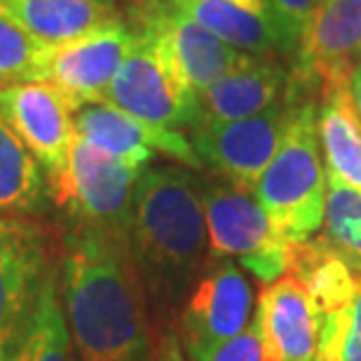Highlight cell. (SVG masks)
Returning <instances> with one entry per match:
<instances>
[{"mask_svg": "<svg viewBox=\"0 0 361 361\" xmlns=\"http://www.w3.org/2000/svg\"><path fill=\"white\" fill-rule=\"evenodd\" d=\"M45 49L19 19L0 3V87L14 82H42Z\"/></svg>", "mask_w": 361, "mask_h": 361, "instance_id": "24", "label": "cell"}, {"mask_svg": "<svg viewBox=\"0 0 361 361\" xmlns=\"http://www.w3.org/2000/svg\"><path fill=\"white\" fill-rule=\"evenodd\" d=\"M322 3L324 0H265V7H268L270 19L281 40L284 56L295 54Z\"/></svg>", "mask_w": 361, "mask_h": 361, "instance_id": "25", "label": "cell"}, {"mask_svg": "<svg viewBox=\"0 0 361 361\" xmlns=\"http://www.w3.org/2000/svg\"><path fill=\"white\" fill-rule=\"evenodd\" d=\"M237 3L242 5H251V7H265V0H237ZM268 10V7H265Z\"/></svg>", "mask_w": 361, "mask_h": 361, "instance_id": "29", "label": "cell"}, {"mask_svg": "<svg viewBox=\"0 0 361 361\" xmlns=\"http://www.w3.org/2000/svg\"><path fill=\"white\" fill-rule=\"evenodd\" d=\"M254 197L293 244H305L319 233L326 207V162L314 99L295 101L293 118L272 162L258 178Z\"/></svg>", "mask_w": 361, "mask_h": 361, "instance_id": "3", "label": "cell"}, {"mask_svg": "<svg viewBox=\"0 0 361 361\" xmlns=\"http://www.w3.org/2000/svg\"><path fill=\"white\" fill-rule=\"evenodd\" d=\"M132 21V19H129ZM136 38L115 75L106 101L150 125L192 132L200 125L197 92L192 90L174 49L157 28L132 21Z\"/></svg>", "mask_w": 361, "mask_h": 361, "instance_id": "4", "label": "cell"}, {"mask_svg": "<svg viewBox=\"0 0 361 361\" xmlns=\"http://www.w3.org/2000/svg\"><path fill=\"white\" fill-rule=\"evenodd\" d=\"M155 361H185V352H183V348H180L176 334H167V336H164L160 355H157Z\"/></svg>", "mask_w": 361, "mask_h": 361, "instance_id": "27", "label": "cell"}, {"mask_svg": "<svg viewBox=\"0 0 361 361\" xmlns=\"http://www.w3.org/2000/svg\"><path fill=\"white\" fill-rule=\"evenodd\" d=\"M212 258H230L263 284L291 270L298 244L286 240L254 192L221 176H202Z\"/></svg>", "mask_w": 361, "mask_h": 361, "instance_id": "5", "label": "cell"}, {"mask_svg": "<svg viewBox=\"0 0 361 361\" xmlns=\"http://www.w3.org/2000/svg\"><path fill=\"white\" fill-rule=\"evenodd\" d=\"M56 265L52 237L38 219L0 216V352L31 314Z\"/></svg>", "mask_w": 361, "mask_h": 361, "instance_id": "11", "label": "cell"}, {"mask_svg": "<svg viewBox=\"0 0 361 361\" xmlns=\"http://www.w3.org/2000/svg\"><path fill=\"white\" fill-rule=\"evenodd\" d=\"M42 45L80 35L120 19L118 0H0Z\"/></svg>", "mask_w": 361, "mask_h": 361, "instance_id": "20", "label": "cell"}, {"mask_svg": "<svg viewBox=\"0 0 361 361\" xmlns=\"http://www.w3.org/2000/svg\"><path fill=\"white\" fill-rule=\"evenodd\" d=\"M195 361H281V359L274 352L268 336H265L258 317L254 314V319H251V324L242 334H237L235 338H230V341L219 345L209 355Z\"/></svg>", "mask_w": 361, "mask_h": 361, "instance_id": "26", "label": "cell"}, {"mask_svg": "<svg viewBox=\"0 0 361 361\" xmlns=\"http://www.w3.org/2000/svg\"><path fill=\"white\" fill-rule=\"evenodd\" d=\"M52 207V185L45 167L0 118V216L42 219Z\"/></svg>", "mask_w": 361, "mask_h": 361, "instance_id": "19", "label": "cell"}, {"mask_svg": "<svg viewBox=\"0 0 361 361\" xmlns=\"http://www.w3.org/2000/svg\"><path fill=\"white\" fill-rule=\"evenodd\" d=\"M254 314L281 361H314L319 312L298 272L288 270L265 286Z\"/></svg>", "mask_w": 361, "mask_h": 361, "instance_id": "17", "label": "cell"}, {"mask_svg": "<svg viewBox=\"0 0 361 361\" xmlns=\"http://www.w3.org/2000/svg\"><path fill=\"white\" fill-rule=\"evenodd\" d=\"M0 361H75L59 291V265L42 284L38 300Z\"/></svg>", "mask_w": 361, "mask_h": 361, "instance_id": "22", "label": "cell"}, {"mask_svg": "<svg viewBox=\"0 0 361 361\" xmlns=\"http://www.w3.org/2000/svg\"><path fill=\"white\" fill-rule=\"evenodd\" d=\"M132 21L153 26L167 38L185 78L197 94L219 80L244 54L188 17L171 0H141L132 14Z\"/></svg>", "mask_w": 361, "mask_h": 361, "instance_id": "15", "label": "cell"}, {"mask_svg": "<svg viewBox=\"0 0 361 361\" xmlns=\"http://www.w3.org/2000/svg\"><path fill=\"white\" fill-rule=\"evenodd\" d=\"M0 118L38 157L49 183L66 171L75 139L73 111L52 85L14 82L0 87Z\"/></svg>", "mask_w": 361, "mask_h": 361, "instance_id": "13", "label": "cell"}, {"mask_svg": "<svg viewBox=\"0 0 361 361\" xmlns=\"http://www.w3.org/2000/svg\"><path fill=\"white\" fill-rule=\"evenodd\" d=\"M59 291L80 361H153L148 298L125 237L63 223Z\"/></svg>", "mask_w": 361, "mask_h": 361, "instance_id": "1", "label": "cell"}, {"mask_svg": "<svg viewBox=\"0 0 361 361\" xmlns=\"http://www.w3.org/2000/svg\"><path fill=\"white\" fill-rule=\"evenodd\" d=\"M291 270L302 277L319 312L314 361H361V263L310 240L298 244Z\"/></svg>", "mask_w": 361, "mask_h": 361, "instance_id": "6", "label": "cell"}, {"mask_svg": "<svg viewBox=\"0 0 361 361\" xmlns=\"http://www.w3.org/2000/svg\"><path fill=\"white\" fill-rule=\"evenodd\" d=\"M73 125L80 139L136 167L146 169L155 155H167L183 167L195 171L204 169L190 139H185L183 132L150 125L111 101L82 106L73 115Z\"/></svg>", "mask_w": 361, "mask_h": 361, "instance_id": "14", "label": "cell"}, {"mask_svg": "<svg viewBox=\"0 0 361 361\" xmlns=\"http://www.w3.org/2000/svg\"><path fill=\"white\" fill-rule=\"evenodd\" d=\"M143 167L129 164L75 134L66 171L52 180V202L63 223H80L125 237L129 202Z\"/></svg>", "mask_w": 361, "mask_h": 361, "instance_id": "7", "label": "cell"}, {"mask_svg": "<svg viewBox=\"0 0 361 361\" xmlns=\"http://www.w3.org/2000/svg\"><path fill=\"white\" fill-rule=\"evenodd\" d=\"M125 242L146 298L178 307L204 268L209 235L202 174L190 167H146L134 185Z\"/></svg>", "mask_w": 361, "mask_h": 361, "instance_id": "2", "label": "cell"}, {"mask_svg": "<svg viewBox=\"0 0 361 361\" xmlns=\"http://www.w3.org/2000/svg\"><path fill=\"white\" fill-rule=\"evenodd\" d=\"M293 111L295 101L284 94L277 104L251 118L195 127L190 143L202 167L212 169L214 176L254 192L258 178L284 139Z\"/></svg>", "mask_w": 361, "mask_h": 361, "instance_id": "8", "label": "cell"}, {"mask_svg": "<svg viewBox=\"0 0 361 361\" xmlns=\"http://www.w3.org/2000/svg\"><path fill=\"white\" fill-rule=\"evenodd\" d=\"M286 80L288 71L277 56L244 52L233 68L197 94L200 125H219L263 113L286 94Z\"/></svg>", "mask_w": 361, "mask_h": 361, "instance_id": "16", "label": "cell"}, {"mask_svg": "<svg viewBox=\"0 0 361 361\" xmlns=\"http://www.w3.org/2000/svg\"><path fill=\"white\" fill-rule=\"evenodd\" d=\"M317 127L326 171L361 195V120L350 92V75L324 82L317 101Z\"/></svg>", "mask_w": 361, "mask_h": 361, "instance_id": "18", "label": "cell"}, {"mask_svg": "<svg viewBox=\"0 0 361 361\" xmlns=\"http://www.w3.org/2000/svg\"><path fill=\"white\" fill-rule=\"evenodd\" d=\"M361 47V0H324L293 54L286 97L314 99L324 82L350 75Z\"/></svg>", "mask_w": 361, "mask_h": 361, "instance_id": "12", "label": "cell"}, {"mask_svg": "<svg viewBox=\"0 0 361 361\" xmlns=\"http://www.w3.org/2000/svg\"><path fill=\"white\" fill-rule=\"evenodd\" d=\"M134 38L132 21L120 17L80 38L47 45L42 82H49L61 94L73 115L82 106L106 101Z\"/></svg>", "mask_w": 361, "mask_h": 361, "instance_id": "10", "label": "cell"}, {"mask_svg": "<svg viewBox=\"0 0 361 361\" xmlns=\"http://www.w3.org/2000/svg\"><path fill=\"white\" fill-rule=\"evenodd\" d=\"M350 92H352V99H355V106L361 120V63H355V66L350 68Z\"/></svg>", "mask_w": 361, "mask_h": 361, "instance_id": "28", "label": "cell"}, {"mask_svg": "<svg viewBox=\"0 0 361 361\" xmlns=\"http://www.w3.org/2000/svg\"><path fill=\"white\" fill-rule=\"evenodd\" d=\"M355 63H361V47H359V52H357V56H355ZM355 63H352V66H355Z\"/></svg>", "mask_w": 361, "mask_h": 361, "instance_id": "30", "label": "cell"}, {"mask_svg": "<svg viewBox=\"0 0 361 361\" xmlns=\"http://www.w3.org/2000/svg\"><path fill=\"white\" fill-rule=\"evenodd\" d=\"M322 242L352 263H361V195L326 171Z\"/></svg>", "mask_w": 361, "mask_h": 361, "instance_id": "23", "label": "cell"}, {"mask_svg": "<svg viewBox=\"0 0 361 361\" xmlns=\"http://www.w3.org/2000/svg\"><path fill=\"white\" fill-rule=\"evenodd\" d=\"M188 17L240 52L277 56L281 40L265 7L242 5L237 0H171Z\"/></svg>", "mask_w": 361, "mask_h": 361, "instance_id": "21", "label": "cell"}, {"mask_svg": "<svg viewBox=\"0 0 361 361\" xmlns=\"http://www.w3.org/2000/svg\"><path fill=\"white\" fill-rule=\"evenodd\" d=\"M254 319V288L244 270L230 258H216L202 270L180 310L178 343L195 361L209 355Z\"/></svg>", "mask_w": 361, "mask_h": 361, "instance_id": "9", "label": "cell"}]
</instances>
